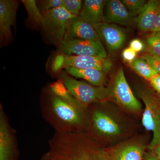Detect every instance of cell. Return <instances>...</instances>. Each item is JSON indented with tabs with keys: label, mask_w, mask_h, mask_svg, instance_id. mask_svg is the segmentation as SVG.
<instances>
[{
	"label": "cell",
	"mask_w": 160,
	"mask_h": 160,
	"mask_svg": "<svg viewBox=\"0 0 160 160\" xmlns=\"http://www.w3.org/2000/svg\"><path fill=\"white\" fill-rule=\"evenodd\" d=\"M145 160H158L154 155H147Z\"/></svg>",
	"instance_id": "1f68e13d"
},
{
	"label": "cell",
	"mask_w": 160,
	"mask_h": 160,
	"mask_svg": "<svg viewBox=\"0 0 160 160\" xmlns=\"http://www.w3.org/2000/svg\"><path fill=\"white\" fill-rule=\"evenodd\" d=\"M145 148L138 145H128L109 155L110 160H142Z\"/></svg>",
	"instance_id": "ac0fdd59"
},
{
	"label": "cell",
	"mask_w": 160,
	"mask_h": 160,
	"mask_svg": "<svg viewBox=\"0 0 160 160\" xmlns=\"http://www.w3.org/2000/svg\"><path fill=\"white\" fill-rule=\"evenodd\" d=\"M100 38L102 40L107 48L112 51L120 49L126 39V34L122 28L115 24L103 22L94 26Z\"/></svg>",
	"instance_id": "9c48e42d"
},
{
	"label": "cell",
	"mask_w": 160,
	"mask_h": 160,
	"mask_svg": "<svg viewBox=\"0 0 160 160\" xmlns=\"http://www.w3.org/2000/svg\"><path fill=\"white\" fill-rule=\"evenodd\" d=\"M64 38L90 41L101 40L94 27L78 16L69 20Z\"/></svg>",
	"instance_id": "30bf717a"
},
{
	"label": "cell",
	"mask_w": 160,
	"mask_h": 160,
	"mask_svg": "<svg viewBox=\"0 0 160 160\" xmlns=\"http://www.w3.org/2000/svg\"><path fill=\"white\" fill-rule=\"evenodd\" d=\"M15 142L2 109L0 112V160H13Z\"/></svg>",
	"instance_id": "5bb4252c"
},
{
	"label": "cell",
	"mask_w": 160,
	"mask_h": 160,
	"mask_svg": "<svg viewBox=\"0 0 160 160\" xmlns=\"http://www.w3.org/2000/svg\"><path fill=\"white\" fill-rule=\"evenodd\" d=\"M92 125L98 133L105 136L117 135L121 129L117 123L106 113L96 110L92 114Z\"/></svg>",
	"instance_id": "2e32d148"
},
{
	"label": "cell",
	"mask_w": 160,
	"mask_h": 160,
	"mask_svg": "<svg viewBox=\"0 0 160 160\" xmlns=\"http://www.w3.org/2000/svg\"><path fill=\"white\" fill-rule=\"evenodd\" d=\"M59 46L60 52L63 54L107 58V52L101 40L90 41L64 38Z\"/></svg>",
	"instance_id": "8992f818"
},
{
	"label": "cell",
	"mask_w": 160,
	"mask_h": 160,
	"mask_svg": "<svg viewBox=\"0 0 160 160\" xmlns=\"http://www.w3.org/2000/svg\"><path fill=\"white\" fill-rule=\"evenodd\" d=\"M121 2L132 16L138 15L146 3L144 0H122Z\"/></svg>",
	"instance_id": "603a6c76"
},
{
	"label": "cell",
	"mask_w": 160,
	"mask_h": 160,
	"mask_svg": "<svg viewBox=\"0 0 160 160\" xmlns=\"http://www.w3.org/2000/svg\"><path fill=\"white\" fill-rule=\"evenodd\" d=\"M145 105L142 122L146 130L151 131L153 137L148 148L153 151L160 144V109L154 99L148 95L142 97Z\"/></svg>",
	"instance_id": "52a82bcc"
},
{
	"label": "cell",
	"mask_w": 160,
	"mask_h": 160,
	"mask_svg": "<svg viewBox=\"0 0 160 160\" xmlns=\"http://www.w3.org/2000/svg\"><path fill=\"white\" fill-rule=\"evenodd\" d=\"M160 10V1L150 0L146 2L138 16V27L143 32L154 31Z\"/></svg>",
	"instance_id": "4fadbf2b"
},
{
	"label": "cell",
	"mask_w": 160,
	"mask_h": 160,
	"mask_svg": "<svg viewBox=\"0 0 160 160\" xmlns=\"http://www.w3.org/2000/svg\"><path fill=\"white\" fill-rule=\"evenodd\" d=\"M122 55L124 60L130 63L135 59L136 52L129 47L123 50Z\"/></svg>",
	"instance_id": "4316f807"
},
{
	"label": "cell",
	"mask_w": 160,
	"mask_h": 160,
	"mask_svg": "<svg viewBox=\"0 0 160 160\" xmlns=\"http://www.w3.org/2000/svg\"><path fill=\"white\" fill-rule=\"evenodd\" d=\"M112 91L117 102L124 108L134 111H139L142 109V105L132 93L122 67L117 72Z\"/></svg>",
	"instance_id": "ba28073f"
},
{
	"label": "cell",
	"mask_w": 160,
	"mask_h": 160,
	"mask_svg": "<svg viewBox=\"0 0 160 160\" xmlns=\"http://www.w3.org/2000/svg\"><path fill=\"white\" fill-rule=\"evenodd\" d=\"M130 66L132 69L140 76L149 81L152 76L157 74L148 62L142 57L135 59L130 63Z\"/></svg>",
	"instance_id": "d6986e66"
},
{
	"label": "cell",
	"mask_w": 160,
	"mask_h": 160,
	"mask_svg": "<svg viewBox=\"0 0 160 160\" xmlns=\"http://www.w3.org/2000/svg\"><path fill=\"white\" fill-rule=\"evenodd\" d=\"M65 69L72 76L86 80L92 86H102L105 83L106 73L98 69H78L72 67H67Z\"/></svg>",
	"instance_id": "e0dca14e"
},
{
	"label": "cell",
	"mask_w": 160,
	"mask_h": 160,
	"mask_svg": "<svg viewBox=\"0 0 160 160\" xmlns=\"http://www.w3.org/2000/svg\"><path fill=\"white\" fill-rule=\"evenodd\" d=\"M132 16L121 1H106L104 8V22L129 26L132 22Z\"/></svg>",
	"instance_id": "7c38bea8"
},
{
	"label": "cell",
	"mask_w": 160,
	"mask_h": 160,
	"mask_svg": "<svg viewBox=\"0 0 160 160\" xmlns=\"http://www.w3.org/2000/svg\"><path fill=\"white\" fill-rule=\"evenodd\" d=\"M131 49L134 50L135 52H139L144 49V46L142 42L139 39L132 40L130 43L129 46Z\"/></svg>",
	"instance_id": "83f0119b"
},
{
	"label": "cell",
	"mask_w": 160,
	"mask_h": 160,
	"mask_svg": "<svg viewBox=\"0 0 160 160\" xmlns=\"http://www.w3.org/2000/svg\"><path fill=\"white\" fill-rule=\"evenodd\" d=\"M43 15L41 26L59 46L65 37L69 20L76 16L70 14L62 7L52 9Z\"/></svg>",
	"instance_id": "5b68a950"
},
{
	"label": "cell",
	"mask_w": 160,
	"mask_h": 160,
	"mask_svg": "<svg viewBox=\"0 0 160 160\" xmlns=\"http://www.w3.org/2000/svg\"><path fill=\"white\" fill-rule=\"evenodd\" d=\"M153 151H154L155 156L158 159L160 160V144L156 147Z\"/></svg>",
	"instance_id": "4dcf8cb0"
},
{
	"label": "cell",
	"mask_w": 160,
	"mask_h": 160,
	"mask_svg": "<svg viewBox=\"0 0 160 160\" xmlns=\"http://www.w3.org/2000/svg\"><path fill=\"white\" fill-rule=\"evenodd\" d=\"M47 157L58 160H110L107 152L94 148H78L68 132H57L50 141Z\"/></svg>",
	"instance_id": "7a4b0ae2"
},
{
	"label": "cell",
	"mask_w": 160,
	"mask_h": 160,
	"mask_svg": "<svg viewBox=\"0 0 160 160\" xmlns=\"http://www.w3.org/2000/svg\"><path fill=\"white\" fill-rule=\"evenodd\" d=\"M81 0H62V7L70 14L78 16L83 5Z\"/></svg>",
	"instance_id": "cb8c5ba5"
},
{
	"label": "cell",
	"mask_w": 160,
	"mask_h": 160,
	"mask_svg": "<svg viewBox=\"0 0 160 160\" xmlns=\"http://www.w3.org/2000/svg\"><path fill=\"white\" fill-rule=\"evenodd\" d=\"M106 1L85 0L78 17L94 27L104 22V8Z\"/></svg>",
	"instance_id": "9a60e30c"
},
{
	"label": "cell",
	"mask_w": 160,
	"mask_h": 160,
	"mask_svg": "<svg viewBox=\"0 0 160 160\" xmlns=\"http://www.w3.org/2000/svg\"><path fill=\"white\" fill-rule=\"evenodd\" d=\"M51 95L49 106L43 110L46 119L57 132H72L75 128L82 125V110L86 107L66 102L52 92Z\"/></svg>",
	"instance_id": "6da1fadb"
},
{
	"label": "cell",
	"mask_w": 160,
	"mask_h": 160,
	"mask_svg": "<svg viewBox=\"0 0 160 160\" xmlns=\"http://www.w3.org/2000/svg\"><path fill=\"white\" fill-rule=\"evenodd\" d=\"M149 81L155 90L160 94V74L155 75Z\"/></svg>",
	"instance_id": "f1b7e54d"
},
{
	"label": "cell",
	"mask_w": 160,
	"mask_h": 160,
	"mask_svg": "<svg viewBox=\"0 0 160 160\" xmlns=\"http://www.w3.org/2000/svg\"><path fill=\"white\" fill-rule=\"evenodd\" d=\"M30 20L35 24L42 25L43 19L42 13L38 7L36 2L34 0H22Z\"/></svg>",
	"instance_id": "44dd1931"
},
{
	"label": "cell",
	"mask_w": 160,
	"mask_h": 160,
	"mask_svg": "<svg viewBox=\"0 0 160 160\" xmlns=\"http://www.w3.org/2000/svg\"><path fill=\"white\" fill-rule=\"evenodd\" d=\"M45 160H58L54 159L51 158H49L47 157L46 156V158H45Z\"/></svg>",
	"instance_id": "d6a6232c"
},
{
	"label": "cell",
	"mask_w": 160,
	"mask_h": 160,
	"mask_svg": "<svg viewBox=\"0 0 160 160\" xmlns=\"http://www.w3.org/2000/svg\"><path fill=\"white\" fill-rule=\"evenodd\" d=\"M18 2L12 0L0 1V35L1 38L9 40L11 27L15 24Z\"/></svg>",
	"instance_id": "8fae6325"
},
{
	"label": "cell",
	"mask_w": 160,
	"mask_h": 160,
	"mask_svg": "<svg viewBox=\"0 0 160 160\" xmlns=\"http://www.w3.org/2000/svg\"><path fill=\"white\" fill-rule=\"evenodd\" d=\"M50 90L52 93L66 102L78 106L86 107L80 104L70 94L60 79L50 85Z\"/></svg>",
	"instance_id": "ffe728a7"
},
{
	"label": "cell",
	"mask_w": 160,
	"mask_h": 160,
	"mask_svg": "<svg viewBox=\"0 0 160 160\" xmlns=\"http://www.w3.org/2000/svg\"><path fill=\"white\" fill-rule=\"evenodd\" d=\"M112 66L108 58L93 56L69 55L60 53L55 57L52 64V69L58 72L67 67H75L78 69H98L105 72H109Z\"/></svg>",
	"instance_id": "277c9868"
},
{
	"label": "cell",
	"mask_w": 160,
	"mask_h": 160,
	"mask_svg": "<svg viewBox=\"0 0 160 160\" xmlns=\"http://www.w3.org/2000/svg\"><path fill=\"white\" fill-rule=\"evenodd\" d=\"M146 45L148 53L160 56V33L152 32L146 38Z\"/></svg>",
	"instance_id": "7402d4cb"
},
{
	"label": "cell",
	"mask_w": 160,
	"mask_h": 160,
	"mask_svg": "<svg viewBox=\"0 0 160 160\" xmlns=\"http://www.w3.org/2000/svg\"><path fill=\"white\" fill-rule=\"evenodd\" d=\"M59 77L70 94L84 106L102 101L108 96V90L103 86H93L78 81L64 72H61Z\"/></svg>",
	"instance_id": "3957f363"
},
{
	"label": "cell",
	"mask_w": 160,
	"mask_h": 160,
	"mask_svg": "<svg viewBox=\"0 0 160 160\" xmlns=\"http://www.w3.org/2000/svg\"><path fill=\"white\" fill-rule=\"evenodd\" d=\"M152 32L160 33V10L159 13L158 17L157 22L154 31Z\"/></svg>",
	"instance_id": "f546056e"
},
{
	"label": "cell",
	"mask_w": 160,
	"mask_h": 160,
	"mask_svg": "<svg viewBox=\"0 0 160 160\" xmlns=\"http://www.w3.org/2000/svg\"><path fill=\"white\" fill-rule=\"evenodd\" d=\"M40 3L41 6L40 10L43 14L52 9L62 7V0H45L40 1Z\"/></svg>",
	"instance_id": "d4e9b609"
},
{
	"label": "cell",
	"mask_w": 160,
	"mask_h": 160,
	"mask_svg": "<svg viewBox=\"0 0 160 160\" xmlns=\"http://www.w3.org/2000/svg\"><path fill=\"white\" fill-rule=\"evenodd\" d=\"M142 57L148 62L157 74H160V56L154 55L148 53L143 55Z\"/></svg>",
	"instance_id": "484cf974"
}]
</instances>
